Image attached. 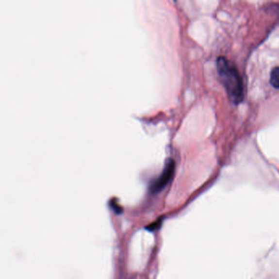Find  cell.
I'll list each match as a JSON object with an SVG mask.
<instances>
[{"label":"cell","instance_id":"obj_4","mask_svg":"<svg viewBox=\"0 0 279 279\" xmlns=\"http://www.w3.org/2000/svg\"><path fill=\"white\" fill-rule=\"evenodd\" d=\"M162 219H158L156 221L153 222L151 225H148L146 227V230H148V231H151V232H153L155 230H158L161 225H162Z\"/></svg>","mask_w":279,"mask_h":279},{"label":"cell","instance_id":"obj_5","mask_svg":"<svg viewBox=\"0 0 279 279\" xmlns=\"http://www.w3.org/2000/svg\"><path fill=\"white\" fill-rule=\"evenodd\" d=\"M111 207L113 209V211L115 212V214H120L123 212L122 207L115 201H113L111 202Z\"/></svg>","mask_w":279,"mask_h":279},{"label":"cell","instance_id":"obj_3","mask_svg":"<svg viewBox=\"0 0 279 279\" xmlns=\"http://www.w3.org/2000/svg\"><path fill=\"white\" fill-rule=\"evenodd\" d=\"M270 83L272 85L279 89V66L274 67L271 71V75H270Z\"/></svg>","mask_w":279,"mask_h":279},{"label":"cell","instance_id":"obj_1","mask_svg":"<svg viewBox=\"0 0 279 279\" xmlns=\"http://www.w3.org/2000/svg\"><path fill=\"white\" fill-rule=\"evenodd\" d=\"M217 71L228 95L234 104L244 98V86L238 69L227 58L220 57L217 60Z\"/></svg>","mask_w":279,"mask_h":279},{"label":"cell","instance_id":"obj_2","mask_svg":"<svg viewBox=\"0 0 279 279\" xmlns=\"http://www.w3.org/2000/svg\"><path fill=\"white\" fill-rule=\"evenodd\" d=\"M175 162L170 160L165 165L164 170H163L162 175H160L158 180L151 186V192L153 193H157L161 192L163 188L166 187L167 184L170 183L172 179L174 173H175Z\"/></svg>","mask_w":279,"mask_h":279}]
</instances>
